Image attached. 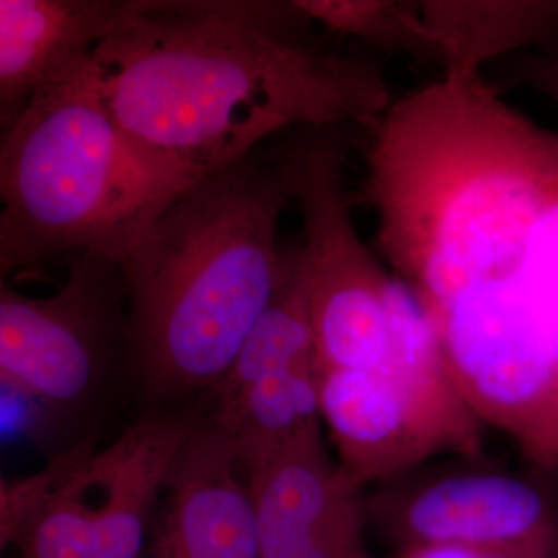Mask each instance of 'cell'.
Instances as JSON below:
<instances>
[{"label": "cell", "instance_id": "obj_1", "mask_svg": "<svg viewBox=\"0 0 558 558\" xmlns=\"http://www.w3.org/2000/svg\"><path fill=\"white\" fill-rule=\"evenodd\" d=\"M296 14L292 2L130 0L92 81L121 130L197 180L282 131L366 130L391 102L384 84L293 39Z\"/></svg>", "mask_w": 558, "mask_h": 558}, {"label": "cell", "instance_id": "obj_2", "mask_svg": "<svg viewBox=\"0 0 558 558\" xmlns=\"http://www.w3.org/2000/svg\"><path fill=\"white\" fill-rule=\"evenodd\" d=\"M315 130L202 179L124 260L128 374L153 402L215 389L269 306L278 226L296 201Z\"/></svg>", "mask_w": 558, "mask_h": 558}, {"label": "cell", "instance_id": "obj_3", "mask_svg": "<svg viewBox=\"0 0 558 558\" xmlns=\"http://www.w3.org/2000/svg\"><path fill=\"white\" fill-rule=\"evenodd\" d=\"M197 182L121 130L89 64L36 95L2 131L0 275H31L86 252L121 267L154 220Z\"/></svg>", "mask_w": 558, "mask_h": 558}, {"label": "cell", "instance_id": "obj_4", "mask_svg": "<svg viewBox=\"0 0 558 558\" xmlns=\"http://www.w3.org/2000/svg\"><path fill=\"white\" fill-rule=\"evenodd\" d=\"M319 409L337 462L365 490L440 457L487 454L440 348L398 349L377 369L319 371Z\"/></svg>", "mask_w": 558, "mask_h": 558}, {"label": "cell", "instance_id": "obj_5", "mask_svg": "<svg viewBox=\"0 0 558 558\" xmlns=\"http://www.w3.org/2000/svg\"><path fill=\"white\" fill-rule=\"evenodd\" d=\"M65 259L68 279L53 295L27 296L0 281V377L51 413L75 416L128 373V288L105 256Z\"/></svg>", "mask_w": 558, "mask_h": 558}, {"label": "cell", "instance_id": "obj_6", "mask_svg": "<svg viewBox=\"0 0 558 558\" xmlns=\"http://www.w3.org/2000/svg\"><path fill=\"white\" fill-rule=\"evenodd\" d=\"M371 531L396 554L425 546L558 558V480L487 457H451L366 490Z\"/></svg>", "mask_w": 558, "mask_h": 558}, {"label": "cell", "instance_id": "obj_7", "mask_svg": "<svg viewBox=\"0 0 558 558\" xmlns=\"http://www.w3.org/2000/svg\"><path fill=\"white\" fill-rule=\"evenodd\" d=\"M201 422L154 411L92 451L22 529L17 558H149L168 472Z\"/></svg>", "mask_w": 558, "mask_h": 558}, {"label": "cell", "instance_id": "obj_8", "mask_svg": "<svg viewBox=\"0 0 558 558\" xmlns=\"http://www.w3.org/2000/svg\"><path fill=\"white\" fill-rule=\"evenodd\" d=\"M343 160L340 142L329 131L315 132L295 201L303 215L300 247L317 366L377 369L391 352V269L355 229Z\"/></svg>", "mask_w": 558, "mask_h": 558}, {"label": "cell", "instance_id": "obj_9", "mask_svg": "<svg viewBox=\"0 0 558 558\" xmlns=\"http://www.w3.org/2000/svg\"><path fill=\"white\" fill-rule=\"evenodd\" d=\"M247 478L260 558H373L366 490L330 457L323 435Z\"/></svg>", "mask_w": 558, "mask_h": 558}, {"label": "cell", "instance_id": "obj_10", "mask_svg": "<svg viewBox=\"0 0 558 558\" xmlns=\"http://www.w3.org/2000/svg\"><path fill=\"white\" fill-rule=\"evenodd\" d=\"M149 558H260L247 475L229 436L202 421L172 462Z\"/></svg>", "mask_w": 558, "mask_h": 558}, {"label": "cell", "instance_id": "obj_11", "mask_svg": "<svg viewBox=\"0 0 558 558\" xmlns=\"http://www.w3.org/2000/svg\"><path fill=\"white\" fill-rule=\"evenodd\" d=\"M130 0H0V126L75 78L126 17Z\"/></svg>", "mask_w": 558, "mask_h": 558}, {"label": "cell", "instance_id": "obj_12", "mask_svg": "<svg viewBox=\"0 0 558 558\" xmlns=\"http://www.w3.org/2000/svg\"><path fill=\"white\" fill-rule=\"evenodd\" d=\"M306 365H317V351L299 245L282 252L281 275L269 306L250 330L226 376L213 389L211 421L226 424L248 389L274 374Z\"/></svg>", "mask_w": 558, "mask_h": 558}, {"label": "cell", "instance_id": "obj_13", "mask_svg": "<svg viewBox=\"0 0 558 558\" xmlns=\"http://www.w3.org/2000/svg\"><path fill=\"white\" fill-rule=\"evenodd\" d=\"M421 14L451 73H480L502 51L558 36V2H432Z\"/></svg>", "mask_w": 558, "mask_h": 558}, {"label": "cell", "instance_id": "obj_14", "mask_svg": "<svg viewBox=\"0 0 558 558\" xmlns=\"http://www.w3.org/2000/svg\"><path fill=\"white\" fill-rule=\"evenodd\" d=\"M216 427L229 436L247 476L323 435L318 366H299L260 380L248 389L233 416Z\"/></svg>", "mask_w": 558, "mask_h": 558}, {"label": "cell", "instance_id": "obj_15", "mask_svg": "<svg viewBox=\"0 0 558 558\" xmlns=\"http://www.w3.org/2000/svg\"><path fill=\"white\" fill-rule=\"evenodd\" d=\"M292 3L301 16L319 22L329 32L357 36L384 46L432 49L421 7L348 0H299Z\"/></svg>", "mask_w": 558, "mask_h": 558}, {"label": "cell", "instance_id": "obj_16", "mask_svg": "<svg viewBox=\"0 0 558 558\" xmlns=\"http://www.w3.org/2000/svg\"><path fill=\"white\" fill-rule=\"evenodd\" d=\"M97 436H86L57 454L47 468L20 480L0 481V546L13 548L17 535L36 510L64 483L87 454L97 450Z\"/></svg>", "mask_w": 558, "mask_h": 558}, {"label": "cell", "instance_id": "obj_17", "mask_svg": "<svg viewBox=\"0 0 558 558\" xmlns=\"http://www.w3.org/2000/svg\"><path fill=\"white\" fill-rule=\"evenodd\" d=\"M515 80L548 97L558 108V49L538 51L517 61Z\"/></svg>", "mask_w": 558, "mask_h": 558}, {"label": "cell", "instance_id": "obj_18", "mask_svg": "<svg viewBox=\"0 0 558 558\" xmlns=\"http://www.w3.org/2000/svg\"><path fill=\"white\" fill-rule=\"evenodd\" d=\"M396 558H546L517 549L473 548V546H425L395 554Z\"/></svg>", "mask_w": 558, "mask_h": 558}, {"label": "cell", "instance_id": "obj_19", "mask_svg": "<svg viewBox=\"0 0 558 558\" xmlns=\"http://www.w3.org/2000/svg\"><path fill=\"white\" fill-rule=\"evenodd\" d=\"M391 558H396L395 556H392Z\"/></svg>", "mask_w": 558, "mask_h": 558}]
</instances>
